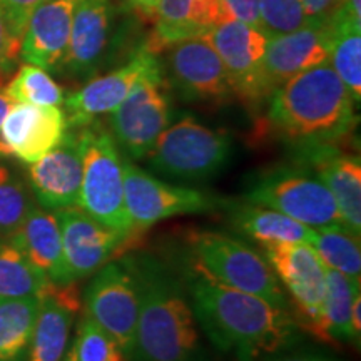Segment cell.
<instances>
[{"label":"cell","instance_id":"10","mask_svg":"<svg viewBox=\"0 0 361 361\" xmlns=\"http://www.w3.org/2000/svg\"><path fill=\"white\" fill-rule=\"evenodd\" d=\"M124 197L134 233H141L159 221L183 214H197L223 206V200L200 189L178 186L154 178L123 159Z\"/></svg>","mask_w":361,"mask_h":361},{"label":"cell","instance_id":"36","mask_svg":"<svg viewBox=\"0 0 361 361\" xmlns=\"http://www.w3.org/2000/svg\"><path fill=\"white\" fill-rule=\"evenodd\" d=\"M22 40L12 34L6 16L0 8V78L11 74L17 59L20 57Z\"/></svg>","mask_w":361,"mask_h":361},{"label":"cell","instance_id":"38","mask_svg":"<svg viewBox=\"0 0 361 361\" xmlns=\"http://www.w3.org/2000/svg\"><path fill=\"white\" fill-rule=\"evenodd\" d=\"M343 0H301L311 25H324L338 12Z\"/></svg>","mask_w":361,"mask_h":361},{"label":"cell","instance_id":"5","mask_svg":"<svg viewBox=\"0 0 361 361\" xmlns=\"http://www.w3.org/2000/svg\"><path fill=\"white\" fill-rule=\"evenodd\" d=\"M233 152L226 130L211 129L192 117L169 124L149 151L152 171L173 180L197 183L211 179L228 164Z\"/></svg>","mask_w":361,"mask_h":361},{"label":"cell","instance_id":"33","mask_svg":"<svg viewBox=\"0 0 361 361\" xmlns=\"http://www.w3.org/2000/svg\"><path fill=\"white\" fill-rule=\"evenodd\" d=\"M311 25L301 0H259V30L268 39Z\"/></svg>","mask_w":361,"mask_h":361},{"label":"cell","instance_id":"18","mask_svg":"<svg viewBox=\"0 0 361 361\" xmlns=\"http://www.w3.org/2000/svg\"><path fill=\"white\" fill-rule=\"evenodd\" d=\"M82 161L78 135L67 130L61 144L29 164V184L40 207L59 211L79 204Z\"/></svg>","mask_w":361,"mask_h":361},{"label":"cell","instance_id":"14","mask_svg":"<svg viewBox=\"0 0 361 361\" xmlns=\"http://www.w3.org/2000/svg\"><path fill=\"white\" fill-rule=\"evenodd\" d=\"M62 236V252L71 283L97 273L121 255L133 238H126L90 218L78 206L56 211Z\"/></svg>","mask_w":361,"mask_h":361},{"label":"cell","instance_id":"37","mask_svg":"<svg viewBox=\"0 0 361 361\" xmlns=\"http://www.w3.org/2000/svg\"><path fill=\"white\" fill-rule=\"evenodd\" d=\"M226 20H238L259 29V0H221Z\"/></svg>","mask_w":361,"mask_h":361},{"label":"cell","instance_id":"11","mask_svg":"<svg viewBox=\"0 0 361 361\" xmlns=\"http://www.w3.org/2000/svg\"><path fill=\"white\" fill-rule=\"evenodd\" d=\"M85 314L134 360L139 318V291L126 261H109L97 271L85 290Z\"/></svg>","mask_w":361,"mask_h":361},{"label":"cell","instance_id":"25","mask_svg":"<svg viewBox=\"0 0 361 361\" xmlns=\"http://www.w3.org/2000/svg\"><path fill=\"white\" fill-rule=\"evenodd\" d=\"M324 300L322 331L323 343L348 341L356 345L353 329H351V311L356 298L360 296V279L350 278L346 274L324 266ZM358 348V345H356Z\"/></svg>","mask_w":361,"mask_h":361},{"label":"cell","instance_id":"23","mask_svg":"<svg viewBox=\"0 0 361 361\" xmlns=\"http://www.w3.org/2000/svg\"><path fill=\"white\" fill-rule=\"evenodd\" d=\"M221 0H159L154 13V39L151 52H164L171 44L204 35L224 22Z\"/></svg>","mask_w":361,"mask_h":361},{"label":"cell","instance_id":"45","mask_svg":"<svg viewBox=\"0 0 361 361\" xmlns=\"http://www.w3.org/2000/svg\"><path fill=\"white\" fill-rule=\"evenodd\" d=\"M0 157H4V152H2V147H0Z\"/></svg>","mask_w":361,"mask_h":361},{"label":"cell","instance_id":"1","mask_svg":"<svg viewBox=\"0 0 361 361\" xmlns=\"http://www.w3.org/2000/svg\"><path fill=\"white\" fill-rule=\"evenodd\" d=\"M189 295L196 322L211 343L239 361H256L300 341V326L291 311L224 286L197 269L189 279Z\"/></svg>","mask_w":361,"mask_h":361},{"label":"cell","instance_id":"34","mask_svg":"<svg viewBox=\"0 0 361 361\" xmlns=\"http://www.w3.org/2000/svg\"><path fill=\"white\" fill-rule=\"evenodd\" d=\"M72 348L78 361H126L117 343L87 314L80 319L78 338Z\"/></svg>","mask_w":361,"mask_h":361},{"label":"cell","instance_id":"6","mask_svg":"<svg viewBox=\"0 0 361 361\" xmlns=\"http://www.w3.org/2000/svg\"><path fill=\"white\" fill-rule=\"evenodd\" d=\"M192 251L194 269L207 278L290 311V300H286L276 274L250 246L226 234L207 231L192 238Z\"/></svg>","mask_w":361,"mask_h":361},{"label":"cell","instance_id":"30","mask_svg":"<svg viewBox=\"0 0 361 361\" xmlns=\"http://www.w3.org/2000/svg\"><path fill=\"white\" fill-rule=\"evenodd\" d=\"M308 245L326 268H331L346 276L360 279L361 251L360 238L348 231L345 226H329L311 231Z\"/></svg>","mask_w":361,"mask_h":361},{"label":"cell","instance_id":"28","mask_svg":"<svg viewBox=\"0 0 361 361\" xmlns=\"http://www.w3.org/2000/svg\"><path fill=\"white\" fill-rule=\"evenodd\" d=\"M40 300H0V361H27Z\"/></svg>","mask_w":361,"mask_h":361},{"label":"cell","instance_id":"35","mask_svg":"<svg viewBox=\"0 0 361 361\" xmlns=\"http://www.w3.org/2000/svg\"><path fill=\"white\" fill-rule=\"evenodd\" d=\"M42 2H45V0H0V8L6 16L12 34L17 39L22 40L27 20Z\"/></svg>","mask_w":361,"mask_h":361},{"label":"cell","instance_id":"41","mask_svg":"<svg viewBox=\"0 0 361 361\" xmlns=\"http://www.w3.org/2000/svg\"><path fill=\"white\" fill-rule=\"evenodd\" d=\"M351 329L356 340V345L360 346V336H361V295L356 298L353 311H351Z\"/></svg>","mask_w":361,"mask_h":361},{"label":"cell","instance_id":"17","mask_svg":"<svg viewBox=\"0 0 361 361\" xmlns=\"http://www.w3.org/2000/svg\"><path fill=\"white\" fill-rule=\"evenodd\" d=\"M329 25H306L295 32L268 39L261 66V80L268 99L300 72L323 64L329 57Z\"/></svg>","mask_w":361,"mask_h":361},{"label":"cell","instance_id":"4","mask_svg":"<svg viewBox=\"0 0 361 361\" xmlns=\"http://www.w3.org/2000/svg\"><path fill=\"white\" fill-rule=\"evenodd\" d=\"M75 135L82 161L78 207L123 236L134 238L124 197L123 157L111 130L94 121Z\"/></svg>","mask_w":361,"mask_h":361},{"label":"cell","instance_id":"16","mask_svg":"<svg viewBox=\"0 0 361 361\" xmlns=\"http://www.w3.org/2000/svg\"><path fill=\"white\" fill-rule=\"evenodd\" d=\"M159 59L149 49H141L119 69L90 79L84 87L64 99L67 128H84L99 116L111 114L124 101L137 79Z\"/></svg>","mask_w":361,"mask_h":361},{"label":"cell","instance_id":"7","mask_svg":"<svg viewBox=\"0 0 361 361\" xmlns=\"http://www.w3.org/2000/svg\"><path fill=\"white\" fill-rule=\"evenodd\" d=\"M173 102L161 62L144 72L129 94L111 112V130L117 147L133 161L144 159L171 124Z\"/></svg>","mask_w":361,"mask_h":361},{"label":"cell","instance_id":"2","mask_svg":"<svg viewBox=\"0 0 361 361\" xmlns=\"http://www.w3.org/2000/svg\"><path fill=\"white\" fill-rule=\"evenodd\" d=\"M269 97V128L311 152L331 147L355 126L353 97L328 61L296 74Z\"/></svg>","mask_w":361,"mask_h":361},{"label":"cell","instance_id":"26","mask_svg":"<svg viewBox=\"0 0 361 361\" xmlns=\"http://www.w3.org/2000/svg\"><path fill=\"white\" fill-rule=\"evenodd\" d=\"M331 32L328 62L356 104L361 99V22L338 8L328 22Z\"/></svg>","mask_w":361,"mask_h":361},{"label":"cell","instance_id":"42","mask_svg":"<svg viewBox=\"0 0 361 361\" xmlns=\"http://www.w3.org/2000/svg\"><path fill=\"white\" fill-rule=\"evenodd\" d=\"M340 8L353 17L355 20L361 22V2L360 0H343Z\"/></svg>","mask_w":361,"mask_h":361},{"label":"cell","instance_id":"20","mask_svg":"<svg viewBox=\"0 0 361 361\" xmlns=\"http://www.w3.org/2000/svg\"><path fill=\"white\" fill-rule=\"evenodd\" d=\"M39 313L27 361H62L74 316L80 308L78 284L49 283L39 296Z\"/></svg>","mask_w":361,"mask_h":361},{"label":"cell","instance_id":"22","mask_svg":"<svg viewBox=\"0 0 361 361\" xmlns=\"http://www.w3.org/2000/svg\"><path fill=\"white\" fill-rule=\"evenodd\" d=\"M318 178L336 202L343 226L361 236V164L358 156L340 154L335 149H319L310 154Z\"/></svg>","mask_w":361,"mask_h":361},{"label":"cell","instance_id":"24","mask_svg":"<svg viewBox=\"0 0 361 361\" xmlns=\"http://www.w3.org/2000/svg\"><path fill=\"white\" fill-rule=\"evenodd\" d=\"M8 239L19 246L27 258L44 271L52 283H71L67 278L61 226L56 211L34 204L20 228Z\"/></svg>","mask_w":361,"mask_h":361},{"label":"cell","instance_id":"13","mask_svg":"<svg viewBox=\"0 0 361 361\" xmlns=\"http://www.w3.org/2000/svg\"><path fill=\"white\" fill-rule=\"evenodd\" d=\"M204 35L223 62L234 96L245 104L264 101L261 66L268 37L263 30L238 20H224Z\"/></svg>","mask_w":361,"mask_h":361},{"label":"cell","instance_id":"44","mask_svg":"<svg viewBox=\"0 0 361 361\" xmlns=\"http://www.w3.org/2000/svg\"><path fill=\"white\" fill-rule=\"evenodd\" d=\"M62 361H78V356H75V351H74V348H72V346H71V350L64 355Z\"/></svg>","mask_w":361,"mask_h":361},{"label":"cell","instance_id":"40","mask_svg":"<svg viewBox=\"0 0 361 361\" xmlns=\"http://www.w3.org/2000/svg\"><path fill=\"white\" fill-rule=\"evenodd\" d=\"M123 2L134 12H137L144 20L152 22L159 0H123Z\"/></svg>","mask_w":361,"mask_h":361},{"label":"cell","instance_id":"31","mask_svg":"<svg viewBox=\"0 0 361 361\" xmlns=\"http://www.w3.org/2000/svg\"><path fill=\"white\" fill-rule=\"evenodd\" d=\"M4 90L13 102L40 107H61L66 99L64 90L49 72L32 64L20 66Z\"/></svg>","mask_w":361,"mask_h":361},{"label":"cell","instance_id":"19","mask_svg":"<svg viewBox=\"0 0 361 361\" xmlns=\"http://www.w3.org/2000/svg\"><path fill=\"white\" fill-rule=\"evenodd\" d=\"M112 0H78L69 45L59 72L89 79L99 71L111 39Z\"/></svg>","mask_w":361,"mask_h":361},{"label":"cell","instance_id":"43","mask_svg":"<svg viewBox=\"0 0 361 361\" xmlns=\"http://www.w3.org/2000/svg\"><path fill=\"white\" fill-rule=\"evenodd\" d=\"M13 104H16V102H13L12 99L7 96L6 90L0 89V124H2L4 117L7 116V112L11 111V107L13 106Z\"/></svg>","mask_w":361,"mask_h":361},{"label":"cell","instance_id":"21","mask_svg":"<svg viewBox=\"0 0 361 361\" xmlns=\"http://www.w3.org/2000/svg\"><path fill=\"white\" fill-rule=\"evenodd\" d=\"M78 0H45L27 20L20 44L25 64L59 72L69 45Z\"/></svg>","mask_w":361,"mask_h":361},{"label":"cell","instance_id":"12","mask_svg":"<svg viewBox=\"0 0 361 361\" xmlns=\"http://www.w3.org/2000/svg\"><path fill=\"white\" fill-rule=\"evenodd\" d=\"M164 52L168 54L171 82L184 99L224 104L234 97L223 62L206 35L179 40Z\"/></svg>","mask_w":361,"mask_h":361},{"label":"cell","instance_id":"39","mask_svg":"<svg viewBox=\"0 0 361 361\" xmlns=\"http://www.w3.org/2000/svg\"><path fill=\"white\" fill-rule=\"evenodd\" d=\"M264 361H336L329 356L319 353H306V351H296V353H286V350L278 351V353L271 355Z\"/></svg>","mask_w":361,"mask_h":361},{"label":"cell","instance_id":"3","mask_svg":"<svg viewBox=\"0 0 361 361\" xmlns=\"http://www.w3.org/2000/svg\"><path fill=\"white\" fill-rule=\"evenodd\" d=\"M139 291L134 361H202L191 303L152 256L126 258Z\"/></svg>","mask_w":361,"mask_h":361},{"label":"cell","instance_id":"29","mask_svg":"<svg viewBox=\"0 0 361 361\" xmlns=\"http://www.w3.org/2000/svg\"><path fill=\"white\" fill-rule=\"evenodd\" d=\"M51 279L8 238H0V300L40 296Z\"/></svg>","mask_w":361,"mask_h":361},{"label":"cell","instance_id":"32","mask_svg":"<svg viewBox=\"0 0 361 361\" xmlns=\"http://www.w3.org/2000/svg\"><path fill=\"white\" fill-rule=\"evenodd\" d=\"M32 207L27 184L11 168L0 164V238L12 236Z\"/></svg>","mask_w":361,"mask_h":361},{"label":"cell","instance_id":"9","mask_svg":"<svg viewBox=\"0 0 361 361\" xmlns=\"http://www.w3.org/2000/svg\"><path fill=\"white\" fill-rule=\"evenodd\" d=\"M264 259L286 286L298 326L323 341L322 316L324 300V264L306 243H279L263 246Z\"/></svg>","mask_w":361,"mask_h":361},{"label":"cell","instance_id":"27","mask_svg":"<svg viewBox=\"0 0 361 361\" xmlns=\"http://www.w3.org/2000/svg\"><path fill=\"white\" fill-rule=\"evenodd\" d=\"M233 224L243 234L255 239L261 246L279 243H306L311 231L308 226L298 223L290 216L256 204H243L233 213Z\"/></svg>","mask_w":361,"mask_h":361},{"label":"cell","instance_id":"8","mask_svg":"<svg viewBox=\"0 0 361 361\" xmlns=\"http://www.w3.org/2000/svg\"><path fill=\"white\" fill-rule=\"evenodd\" d=\"M245 197L250 204L279 211L311 229L343 226L331 192L305 169L279 168L261 174Z\"/></svg>","mask_w":361,"mask_h":361},{"label":"cell","instance_id":"15","mask_svg":"<svg viewBox=\"0 0 361 361\" xmlns=\"http://www.w3.org/2000/svg\"><path fill=\"white\" fill-rule=\"evenodd\" d=\"M67 129L61 107L16 102L0 124V147L4 156L32 164L61 144Z\"/></svg>","mask_w":361,"mask_h":361}]
</instances>
